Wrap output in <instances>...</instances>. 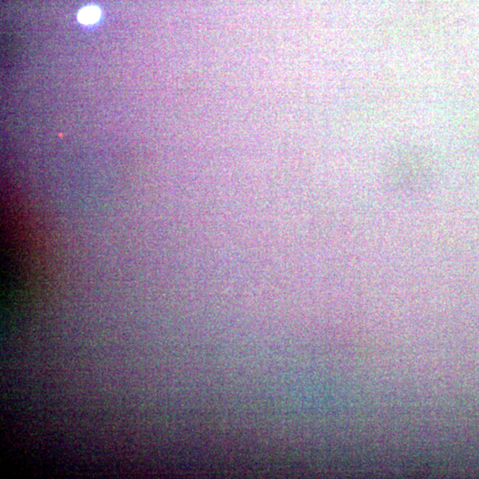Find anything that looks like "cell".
<instances>
[{
	"instance_id": "cell-1",
	"label": "cell",
	"mask_w": 479,
	"mask_h": 479,
	"mask_svg": "<svg viewBox=\"0 0 479 479\" xmlns=\"http://www.w3.org/2000/svg\"><path fill=\"white\" fill-rule=\"evenodd\" d=\"M101 16V11L98 7H86L79 13L78 19L83 24H92L96 23Z\"/></svg>"
}]
</instances>
